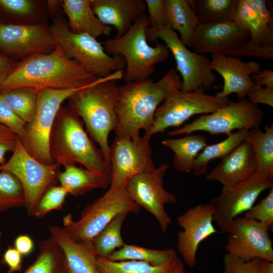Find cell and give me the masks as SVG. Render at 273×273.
I'll return each instance as SVG.
<instances>
[{
  "mask_svg": "<svg viewBox=\"0 0 273 273\" xmlns=\"http://www.w3.org/2000/svg\"><path fill=\"white\" fill-rule=\"evenodd\" d=\"M181 87L180 76L174 68L156 81L149 78L118 86L116 137L138 140L141 130L146 132L152 126L159 105Z\"/></svg>",
  "mask_w": 273,
  "mask_h": 273,
  "instance_id": "1",
  "label": "cell"
},
{
  "mask_svg": "<svg viewBox=\"0 0 273 273\" xmlns=\"http://www.w3.org/2000/svg\"><path fill=\"white\" fill-rule=\"evenodd\" d=\"M97 78L67 58L57 45L50 53H38L19 61L0 85V90L19 88L38 92L44 88H77Z\"/></svg>",
  "mask_w": 273,
  "mask_h": 273,
  "instance_id": "2",
  "label": "cell"
},
{
  "mask_svg": "<svg viewBox=\"0 0 273 273\" xmlns=\"http://www.w3.org/2000/svg\"><path fill=\"white\" fill-rule=\"evenodd\" d=\"M124 71L98 78L73 93L68 99L70 107L82 120L86 132L98 144L104 159L111 166L108 138L117 123V81L123 78Z\"/></svg>",
  "mask_w": 273,
  "mask_h": 273,
  "instance_id": "3",
  "label": "cell"
},
{
  "mask_svg": "<svg viewBox=\"0 0 273 273\" xmlns=\"http://www.w3.org/2000/svg\"><path fill=\"white\" fill-rule=\"evenodd\" d=\"M83 122L68 106H61L49 138V148L54 162L64 167L79 163L111 180V166L93 143Z\"/></svg>",
  "mask_w": 273,
  "mask_h": 273,
  "instance_id": "4",
  "label": "cell"
},
{
  "mask_svg": "<svg viewBox=\"0 0 273 273\" xmlns=\"http://www.w3.org/2000/svg\"><path fill=\"white\" fill-rule=\"evenodd\" d=\"M150 26L145 14L138 18L123 35L103 42L107 53L121 56L125 61L123 79L125 83L149 78L156 64L165 61L170 51L165 44L157 42L154 47L148 42L147 31Z\"/></svg>",
  "mask_w": 273,
  "mask_h": 273,
  "instance_id": "5",
  "label": "cell"
},
{
  "mask_svg": "<svg viewBox=\"0 0 273 273\" xmlns=\"http://www.w3.org/2000/svg\"><path fill=\"white\" fill-rule=\"evenodd\" d=\"M64 14L62 10L51 16L50 27L57 45L67 58L98 78L124 71L125 61L122 56L109 55L101 43L88 34L72 32Z\"/></svg>",
  "mask_w": 273,
  "mask_h": 273,
  "instance_id": "6",
  "label": "cell"
},
{
  "mask_svg": "<svg viewBox=\"0 0 273 273\" xmlns=\"http://www.w3.org/2000/svg\"><path fill=\"white\" fill-rule=\"evenodd\" d=\"M140 207L125 189L110 188L101 197L86 206L80 217L73 221L70 214L63 219L64 232L73 240L92 244L94 239L120 213L137 214Z\"/></svg>",
  "mask_w": 273,
  "mask_h": 273,
  "instance_id": "7",
  "label": "cell"
},
{
  "mask_svg": "<svg viewBox=\"0 0 273 273\" xmlns=\"http://www.w3.org/2000/svg\"><path fill=\"white\" fill-rule=\"evenodd\" d=\"M147 36L148 40L152 42L162 39L172 53L176 62V70L181 79L180 90L201 89L205 91L214 86L217 77L210 67L209 57L190 51L169 26H149Z\"/></svg>",
  "mask_w": 273,
  "mask_h": 273,
  "instance_id": "8",
  "label": "cell"
},
{
  "mask_svg": "<svg viewBox=\"0 0 273 273\" xmlns=\"http://www.w3.org/2000/svg\"><path fill=\"white\" fill-rule=\"evenodd\" d=\"M82 87L44 88L37 92L34 117L31 122L27 123L20 139L26 151L37 161L48 165L54 162L50 154L49 142L55 118L63 103Z\"/></svg>",
  "mask_w": 273,
  "mask_h": 273,
  "instance_id": "9",
  "label": "cell"
},
{
  "mask_svg": "<svg viewBox=\"0 0 273 273\" xmlns=\"http://www.w3.org/2000/svg\"><path fill=\"white\" fill-rule=\"evenodd\" d=\"M264 118V112L259 106L244 98L236 102L231 101L213 113L202 115L168 134L173 136L203 131L212 135H228L235 129L250 130L260 128Z\"/></svg>",
  "mask_w": 273,
  "mask_h": 273,
  "instance_id": "10",
  "label": "cell"
},
{
  "mask_svg": "<svg viewBox=\"0 0 273 273\" xmlns=\"http://www.w3.org/2000/svg\"><path fill=\"white\" fill-rule=\"evenodd\" d=\"M232 101L207 94L201 89L183 92L177 90L168 96L158 107L153 123L144 135L164 132L170 127H179L193 116L214 112Z\"/></svg>",
  "mask_w": 273,
  "mask_h": 273,
  "instance_id": "11",
  "label": "cell"
},
{
  "mask_svg": "<svg viewBox=\"0 0 273 273\" xmlns=\"http://www.w3.org/2000/svg\"><path fill=\"white\" fill-rule=\"evenodd\" d=\"M61 165L56 162L44 164L32 157L18 138L10 158L0 165V171L12 173L19 180L25 196L24 207L32 215L38 201L52 186L57 185Z\"/></svg>",
  "mask_w": 273,
  "mask_h": 273,
  "instance_id": "12",
  "label": "cell"
},
{
  "mask_svg": "<svg viewBox=\"0 0 273 273\" xmlns=\"http://www.w3.org/2000/svg\"><path fill=\"white\" fill-rule=\"evenodd\" d=\"M272 187L273 180L258 171L240 181L222 186L220 193L210 200L215 207L213 221L229 234L233 220L248 211L261 193Z\"/></svg>",
  "mask_w": 273,
  "mask_h": 273,
  "instance_id": "13",
  "label": "cell"
},
{
  "mask_svg": "<svg viewBox=\"0 0 273 273\" xmlns=\"http://www.w3.org/2000/svg\"><path fill=\"white\" fill-rule=\"evenodd\" d=\"M169 168L166 163L133 176L125 190L131 199L156 218L163 233H165L172 220L165 211L167 204H174L176 197L163 187L164 178Z\"/></svg>",
  "mask_w": 273,
  "mask_h": 273,
  "instance_id": "14",
  "label": "cell"
},
{
  "mask_svg": "<svg viewBox=\"0 0 273 273\" xmlns=\"http://www.w3.org/2000/svg\"><path fill=\"white\" fill-rule=\"evenodd\" d=\"M150 139L144 135L135 141L115 137L110 147V188L125 189L133 176L155 167Z\"/></svg>",
  "mask_w": 273,
  "mask_h": 273,
  "instance_id": "15",
  "label": "cell"
},
{
  "mask_svg": "<svg viewBox=\"0 0 273 273\" xmlns=\"http://www.w3.org/2000/svg\"><path fill=\"white\" fill-rule=\"evenodd\" d=\"M56 42L50 25H14L0 23V53L19 62L38 53H50Z\"/></svg>",
  "mask_w": 273,
  "mask_h": 273,
  "instance_id": "16",
  "label": "cell"
},
{
  "mask_svg": "<svg viewBox=\"0 0 273 273\" xmlns=\"http://www.w3.org/2000/svg\"><path fill=\"white\" fill-rule=\"evenodd\" d=\"M270 230L258 221L237 217L232 222L224 249L226 253L244 261L259 258L273 262Z\"/></svg>",
  "mask_w": 273,
  "mask_h": 273,
  "instance_id": "17",
  "label": "cell"
},
{
  "mask_svg": "<svg viewBox=\"0 0 273 273\" xmlns=\"http://www.w3.org/2000/svg\"><path fill=\"white\" fill-rule=\"evenodd\" d=\"M214 205L209 201L188 209L176 218L183 229L177 233V249L185 263L193 267L200 244L217 233L213 224Z\"/></svg>",
  "mask_w": 273,
  "mask_h": 273,
  "instance_id": "18",
  "label": "cell"
},
{
  "mask_svg": "<svg viewBox=\"0 0 273 273\" xmlns=\"http://www.w3.org/2000/svg\"><path fill=\"white\" fill-rule=\"evenodd\" d=\"M250 37L248 30L235 20L200 23L194 35L192 49L200 54L226 55Z\"/></svg>",
  "mask_w": 273,
  "mask_h": 273,
  "instance_id": "19",
  "label": "cell"
},
{
  "mask_svg": "<svg viewBox=\"0 0 273 273\" xmlns=\"http://www.w3.org/2000/svg\"><path fill=\"white\" fill-rule=\"evenodd\" d=\"M210 67L223 79L222 89L216 95L224 98L235 93L239 99L247 96L255 85L251 76L261 70L260 64L258 62H245L238 58L220 54H212Z\"/></svg>",
  "mask_w": 273,
  "mask_h": 273,
  "instance_id": "20",
  "label": "cell"
},
{
  "mask_svg": "<svg viewBox=\"0 0 273 273\" xmlns=\"http://www.w3.org/2000/svg\"><path fill=\"white\" fill-rule=\"evenodd\" d=\"M257 171L253 150L245 140L205 175L209 180L219 182L222 186L232 185L251 176Z\"/></svg>",
  "mask_w": 273,
  "mask_h": 273,
  "instance_id": "21",
  "label": "cell"
},
{
  "mask_svg": "<svg viewBox=\"0 0 273 273\" xmlns=\"http://www.w3.org/2000/svg\"><path fill=\"white\" fill-rule=\"evenodd\" d=\"M90 3L99 19L115 28V37L124 34L147 10L145 0H90Z\"/></svg>",
  "mask_w": 273,
  "mask_h": 273,
  "instance_id": "22",
  "label": "cell"
},
{
  "mask_svg": "<svg viewBox=\"0 0 273 273\" xmlns=\"http://www.w3.org/2000/svg\"><path fill=\"white\" fill-rule=\"evenodd\" d=\"M51 237L59 244L65 258L64 273H99L98 256L92 244L76 242L70 238L62 226L49 225Z\"/></svg>",
  "mask_w": 273,
  "mask_h": 273,
  "instance_id": "23",
  "label": "cell"
},
{
  "mask_svg": "<svg viewBox=\"0 0 273 273\" xmlns=\"http://www.w3.org/2000/svg\"><path fill=\"white\" fill-rule=\"evenodd\" d=\"M62 7L72 32L88 34L96 38L111 36L112 27L99 19L92 8L90 0H63Z\"/></svg>",
  "mask_w": 273,
  "mask_h": 273,
  "instance_id": "24",
  "label": "cell"
},
{
  "mask_svg": "<svg viewBox=\"0 0 273 273\" xmlns=\"http://www.w3.org/2000/svg\"><path fill=\"white\" fill-rule=\"evenodd\" d=\"M47 1L0 0V23L14 25L47 24Z\"/></svg>",
  "mask_w": 273,
  "mask_h": 273,
  "instance_id": "25",
  "label": "cell"
},
{
  "mask_svg": "<svg viewBox=\"0 0 273 273\" xmlns=\"http://www.w3.org/2000/svg\"><path fill=\"white\" fill-rule=\"evenodd\" d=\"M166 25L177 31L180 41L193 48V37L200 22L190 0H164Z\"/></svg>",
  "mask_w": 273,
  "mask_h": 273,
  "instance_id": "26",
  "label": "cell"
},
{
  "mask_svg": "<svg viewBox=\"0 0 273 273\" xmlns=\"http://www.w3.org/2000/svg\"><path fill=\"white\" fill-rule=\"evenodd\" d=\"M64 167V170L58 174V181L69 194L82 195L96 189H105L110 185V179L86 168L75 164Z\"/></svg>",
  "mask_w": 273,
  "mask_h": 273,
  "instance_id": "27",
  "label": "cell"
},
{
  "mask_svg": "<svg viewBox=\"0 0 273 273\" xmlns=\"http://www.w3.org/2000/svg\"><path fill=\"white\" fill-rule=\"evenodd\" d=\"M234 20L248 30L251 42L273 46V27L263 19L253 0L237 1Z\"/></svg>",
  "mask_w": 273,
  "mask_h": 273,
  "instance_id": "28",
  "label": "cell"
},
{
  "mask_svg": "<svg viewBox=\"0 0 273 273\" xmlns=\"http://www.w3.org/2000/svg\"><path fill=\"white\" fill-rule=\"evenodd\" d=\"M161 143L173 152V166L183 173L193 171L198 155L207 145L206 137L201 134H188L180 138L166 139Z\"/></svg>",
  "mask_w": 273,
  "mask_h": 273,
  "instance_id": "29",
  "label": "cell"
},
{
  "mask_svg": "<svg viewBox=\"0 0 273 273\" xmlns=\"http://www.w3.org/2000/svg\"><path fill=\"white\" fill-rule=\"evenodd\" d=\"M97 267L99 273H175L184 268L176 252L167 262L158 266L142 261H114L98 257Z\"/></svg>",
  "mask_w": 273,
  "mask_h": 273,
  "instance_id": "30",
  "label": "cell"
},
{
  "mask_svg": "<svg viewBox=\"0 0 273 273\" xmlns=\"http://www.w3.org/2000/svg\"><path fill=\"white\" fill-rule=\"evenodd\" d=\"M264 129L250 130L246 140L252 147L257 171L273 180V125H266Z\"/></svg>",
  "mask_w": 273,
  "mask_h": 273,
  "instance_id": "31",
  "label": "cell"
},
{
  "mask_svg": "<svg viewBox=\"0 0 273 273\" xmlns=\"http://www.w3.org/2000/svg\"><path fill=\"white\" fill-rule=\"evenodd\" d=\"M249 130L241 129L227 135L224 140L211 145H207L198 155L194 166L193 172L197 176L206 175L209 163L215 159L222 158L228 155L246 140Z\"/></svg>",
  "mask_w": 273,
  "mask_h": 273,
  "instance_id": "32",
  "label": "cell"
},
{
  "mask_svg": "<svg viewBox=\"0 0 273 273\" xmlns=\"http://www.w3.org/2000/svg\"><path fill=\"white\" fill-rule=\"evenodd\" d=\"M65 269L64 253L50 237L40 242L36 259L24 273H64Z\"/></svg>",
  "mask_w": 273,
  "mask_h": 273,
  "instance_id": "33",
  "label": "cell"
},
{
  "mask_svg": "<svg viewBox=\"0 0 273 273\" xmlns=\"http://www.w3.org/2000/svg\"><path fill=\"white\" fill-rule=\"evenodd\" d=\"M176 251L172 248L163 250L150 249L125 244L107 258L114 261L134 260L158 266L167 262Z\"/></svg>",
  "mask_w": 273,
  "mask_h": 273,
  "instance_id": "34",
  "label": "cell"
},
{
  "mask_svg": "<svg viewBox=\"0 0 273 273\" xmlns=\"http://www.w3.org/2000/svg\"><path fill=\"white\" fill-rule=\"evenodd\" d=\"M238 0H190L200 23L233 20Z\"/></svg>",
  "mask_w": 273,
  "mask_h": 273,
  "instance_id": "35",
  "label": "cell"
},
{
  "mask_svg": "<svg viewBox=\"0 0 273 273\" xmlns=\"http://www.w3.org/2000/svg\"><path fill=\"white\" fill-rule=\"evenodd\" d=\"M128 214L122 213L117 215L94 239L92 245L98 257L107 258L124 245L121 228Z\"/></svg>",
  "mask_w": 273,
  "mask_h": 273,
  "instance_id": "36",
  "label": "cell"
},
{
  "mask_svg": "<svg viewBox=\"0 0 273 273\" xmlns=\"http://www.w3.org/2000/svg\"><path fill=\"white\" fill-rule=\"evenodd\" d=\"M0 96L9 107L24 121L31 122L37 104V92L31 88H19L0 90Z\"/></svg>",
  "mask_w": 273,
  "mask_h": 273,
  "instance_id": "37",
  "label": "cell"
},
{
  "mask_svg": "<svg viewBox=\"0 0 273 273\" xmlns=\"http://www.w3.org/2000/svg\"><path fill=\"white\" fill-rule=\"evenodd\" d=\"M22 185L12 173L0 171V212L24 206Z\"/></svg>",
  "mask_w": 273,
  "mask_h": 273,
  "instance_id": "38",
  "label": "cell"
},
{
  "mask_svg": "<svg viewBox=\"0 0 273 273\" xmlns=\"http://www.w3.org/2000/svg\"><path fill=\"white\" fill-rule=\"evenodd\" d=\"M68 192L60 185L49 188L41 197L34 209L32 215L37 218L44 216L53 210L63 208Z\"/></svg>",
  "mask_w": 273,
  "mask_h": 273,
  "instance_id": "39",
  "label": "cell"
},
{
  "mask_svg": "<svg viewBox=\"0 0 273 273\" xmlns=\"http://www.w3.org/2000/svg\"><path fill=\"white\" fill-rule=\"evenodd\" d=\"M268 194L245 213L244 217L263 223L272 230L273 225V187Z\"/></svg>",
  "mask_w": 273,
  "mask_h": 273,
  "instance_id": "40",
  "label": "cell"
},
{
  "mask_svg": "<svg viewBox=\"0 0 273 273\" xmlns=\"http://www.w3.org/2000/svg\"><path fill=\"white\" fill-rule=\"evenodd\" d=\"M226 55L236 58L251 57L265 61H272L273 46L258 45L248 40L230 51Z\"/></svg>",
  "mask_w": 273,
  "mask_h": 273,
  "instance_id": "41",
  "label": "cell"
},
{
  "mask_svg": "<svg viewBox=\"0 0 273 273\" xmlns=\"http://www.w3.org/2000/svg\"><path fill=\"white\" fill-rule=\"evenodd\" d=\"M262 260L254 258L244 261L226 253L223 257V273H260Z\"/></svg>",
  "mask_w": 273,
  "mask_h": 273,
  "instance_id": "42",
  "label": "cell"
},
{
  "mask_svg": "<svg viewBox=\"0 0 273 273\" xmlns=\"http://www.w3.org/2000/svg\"><path fill=\"white\" fill-rule=\"evenodd\" d=\"M0 124L9 128L20 139L22 138L27 125V123L21 119L9 107L1 96Z\"/></svg>",
  "mask_w": 273,
  "mask_h": 273,
  "instance_id": "43",
  "label": "cell"
},
{
  "mask_svg": "<svg viewBox=\"0 0 273 273\" xmlns=\"http://www.w3.org/2000/svg\"><path fill=\"white\" fill-rule=\"evenodd\" d=\"M150 27H160L166 25L164 0H145Z\"/></svg>",
  "mask_w": 273,
  "mask_h": 273,
  "instance_id": "44",
  "label": "cell"
},
{
  "mask_svg": "<svg viewBox=\"0 0 273 273\" xmlns=\"http://www.w3.org/2000/svg\"><path fill=\"white\" fill-rule=\"evenodd\" d=\"M18 138L9 128L0 124V165L6 162V154L9 152L14 151Z\"/></svg>",
  "mask_w": 273,
  "mask_h": 273,
  "instance_id": "45",
  "label": "cell"
},
{
  "mask_svg": "<svg viewBox=\"0 0 273 273\" xmlns=\"http://www.w3.org/2000/svg\"><path fill=\"white\" fill-rule=\"evenodd\" d=\"M248 99L253 104L273 106V88L254 85L248 92Z\"/></svg>",
  "mask_w": 273,
  "mask_h": 273,
  "instance_id": "46",
  "label": "cell"
},
{
  "mask_svg": "<svg viewBox=\"0 0 273 273\" xmlns=\"http://www.w3.org/2000/svg\"><path fill=\"white\" fill-rule=\"evenodd\" d=\"M22 255L14 248L8 247L4 253L2 263L9 267L8 272L13 273L20 271L22 267Z\"/></svg>",
  "mask_w": 273,
  "mask_h": 273,
  "instance_id": "47",
  "label": "cell"
},
{
  "mask_svg": "<svg viewBox=\"0 0 273 273\" xmlns=\"http://www.w3.org/2000/svg\"><path fill=\"white\" fill-rule=\"evenodd\" d=\"M22 256L29 254L32 251L34 243L32 238L28 235H20L14 241V247Z\"/></svg>",
  "mask_w": 273,
  "mask_h": 273,
  "instance_id": "48",
  "label": "cell"
},
{
  "mask_svg": "<svg viewBox=\"0 0 273 273\" xmlns=\"http://www.w3.org/2000/svg\"><path fill=\"white\" fill-rule=\"evenodd\" d=\"M251 79L256 86L273 88V71L267 69L260 70L251 76Z\"/></svg>",
  "mask_w": 273,
  "mask_h": 273,
  "instance_id": "49",
  "label": "cell"
},
{
  "mask_svg": "<svg viewBox=\"0 0 273 273\" xmlns=\"http://www.w3.org/2000/svg\"><path fill=\"white\" fill-rule=\"evenodd\" d=\"M18 62L10 59L0 53V85Z\"/></svg>",
  "mask_w": 273,
  "mask_h": 273,
  "instance_id": "50",
  "label": "cell"
},
{
  "mask_svg": "<svg viewBox=\"0 0 273 273\" xmlns=\"http://www.w3.org/2000/svg\"><path fill=\"white\" fill-rule=\"evenodd\" d=\"M260 273H273V262L262 260L260 265Z\"/></svg>",
  "mask_w": 273,
  "mask_h": 273,
  "instance_id": "51",
  "label": "cell"
},
{
  "mask_svg": "<svg viewBox=\"0 0 273 273\" xmlns=\"http://www.w3.org/2000/svg\"><path fill=\"white\" fill-rule=\"evenodd\" d=\"M175 273H194V272H187V271L185 270L184 268H182V269H180L179 270L177 271Z\"/></svg>",
  "mask_w": 273,
  "mask_h": 273,
  "instance_id": "52",
  "label": "cell"
},
{
  "mask_svg": "<svg viewBox=\"0 0 273 273\" xmlns=\"http://www.w3.org/2000/svg\"><path fill=\"white\" fill-rule=\"evenodd\" d=\"M2 235H3L2 232L1 230H0V250H1V240H2Z\"/></svg>",
  "mask_w": 273,
  "mask_h": 273,
  "instance_id": "53",
  "label": "cell"
}]
</instances>
